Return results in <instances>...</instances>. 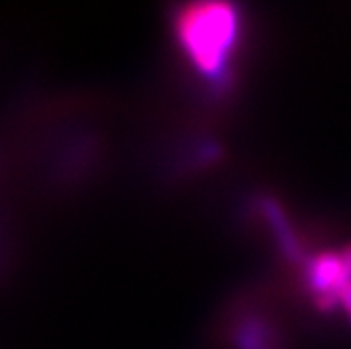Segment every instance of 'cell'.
Returning <instances> with one entry per match:
<instances>
[{
  "instance_id": "obj_1",
  "label": "cell",
  "mask_w": 351,
  "mask_h": 349,
  "mask_svg": "<svg viewBox=\"0 0 351 349\" xmlns=\"http://www.w3.org/2000/svg\"><path fill=\"white\" fill-rule=\"evenodd\" d=\"M245 31V14L236 4H187L171 14L178 56L210 102H223L236 88Z\"/></svg>"
},
{
  "instance_id": "obj_2",
  "label": "cell",
  "mask_w": 351,
  "mask_h": 349,
  "mask_svg": "<svg viewBox=\"0 0 351 349\" xmlns=\"http://www.w3.org/2000/svg\"><path fill=\"white\" fill-rule=\"evenodd\" d=\"M223 326L234 349H284L278 319L255 300L236 301Z\"/></svg>"
}]
</instances>
